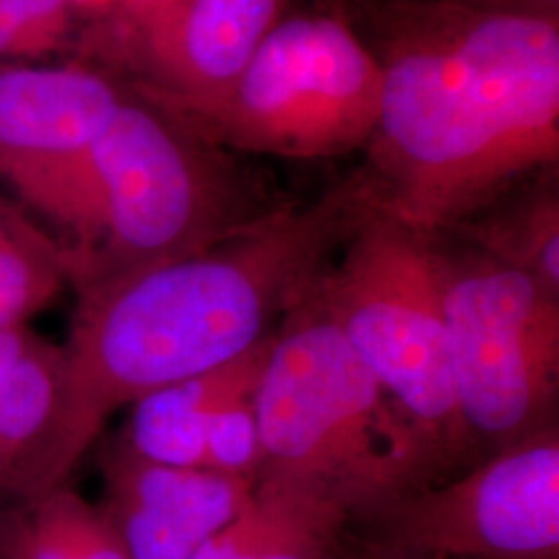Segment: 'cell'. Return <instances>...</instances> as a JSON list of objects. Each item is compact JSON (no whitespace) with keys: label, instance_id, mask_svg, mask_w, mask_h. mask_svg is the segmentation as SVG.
I'll use <instances>...</instances> for the list:
<instances>
[{"label":"cell","instance_id":"obj_1","mask_svg":"<svg viewBox=\"0 0 559 559\" xmlns=\"http://www.w3.org/2000/svg\"><path fill=\"white\" fill-rule=\"evenodd\" d=\"M365 179L360 173L309 203H280L195 255L80 290L34 498L67 485L120 406L270 338L369 207Z\"/></svg>","mask_w":559,"mask_h":559},{"label":"cell","instance_id":"obj_2","mask_svg":"<svg viewBox=\"0 0 559 559\" xmlns=\"http://www.w3.org/2000/svg\"><path fill=\"white\" fill-rule=\"evenodd\" d=\"M376 201L445 237L559 158V20L402 2L376 52Z\"/></svg>","mask_w":559,"mask_h":559},{"label":"cell","instance_id":"obj_3","mask_svg":"<svg viewBox=\"0 0 559 559\" xmlns=\"http://www.w3.org/2000/svg\"><path fill=\"white\" fill-rule=\"evenodd\" d=\"M321 278L274 332L255 392L258 480L311 491L355 526L438 475L411 423L344 338Z\"/></svg>","mask_w":559,"mask_h":559},{"label":"cell","instance_id":"obj_4","mask_svg":"<svg viewBox=\"0 0 559 559\" xmlns=\"http://www.w3.org/2000/svg\"><path fill=\"white\" fill-rule=\"evenodd\" d=\"M87 170L92 233L67 265L78 293L195 255L276 207L216 145L129 102L87 150Z\"/></svg>","mask_w":559,"mask_h":559},{"label":"cell","instance_id":"obj_5","mask_svg":"<svg viewBox=\"0 0 559 559\" xmlns=\"http://www.w3.org/2000/svg\"><path fill=\"white\" fill-rule=\"evenodd\" d=\"M340 251L320 286L344 338L415 429L438 483L454 466L477 464L452 390L438 237L373 195Z\"/></svg>","mask_w":559,"mask_h":559},{"label":"cell","instance_id":"obj_6","mask_svg":"<svg viewBox=\"0 0 559 559\" xmlns=\"http://www.w3.org/2000/svg\"><path fill=\"white\" fill-rule=\"evenodd\" d=\"M381 67L338 17H284L222 92L182 102L195 135L239 152L316 160L367 147Z\"/></svg>","mask_w":559,"mask_h":559},{"label":"cell","instance_id":"obj_7","mask_svg":"<svg viewBox=\"0 0 559 559\" xmlns=\"http://www.w3.org/2000/svg\"><path fill=\"white\" fill-rule=\"evenodd\" d=\"M438 249L452 390L479 462L558 423L559 297L466 245Z\"/></svg>","mask_w":559,"mask_h":559},{"label":"cell","instance_id":"obj_8","mask_svg":"<svg viewBox=\"0 0 559 559\" xmlns=\"http://www.w3.org/2000/svg\"><path fill=\"white\" fill-rule=\"evenodd\" d=\"M350 537L425 559L556 556L558 423L392 501L350 526Z\"/></svg>","mask_w":559,"mask_h":559},{"label":"cell","instance_id":"obj_9","mask_svg":"<svg viewBox=\"0 0 559 559\" xmlns=\"http://www.w3.org/2000/svg\"><path fill=\"white\" fill-rule=\"evenodd\" d=\"M98 503L129 559H193L239 516L255 483L141 459L120 438L102 445Z\"/></svg>","mask_w":559,"mask_h":559},{"label":"cell","instance_id":"obj_10","mask_svg":"<svg viewBox=\"0 0 559 559\" xmlns=\"http://www.w3.org/2000/svg\"><path fill=\"white\" fill-rule=\"evenodd\" d=\"M106 81L67 69L0 73V160L21 180L83 156L115 117Z\"/></svg>","mask_w":559,"mask_h":559},{"label":"cell","instance_id":"obj_11","mask_svg":"<svg viewBox=\"0 0 559 559\" xmlns=\"http://www.w3.org/2000/svg\"><path fill=\"white\" fill-rule=\"evenodd\" d=\"M293 0H170L152 11V44L180 102L237 80Z\"/></svg>","mask_w":559,"mask_h":559},{"label":"cell","instance_id":"obj_12","mask_svg":"<svg viewBox=\"0 0 559 559\" xmlns=\"http://www.w3.org/2000/svg\"><path fill=\"white\" fill-rule=\"evenodd\" d=\"M62 350L25 325L0 328V500L34 498L59 413Z\"/></svg>","mask_w":559,"mask_h":559},{"label":"cell","instance_id":"obj_13","mask_svg":"<svg viewBox=\"0 0 559 559\" xmlns=\"http://www.w3.org/2000/svg\"><path fill=\"white\" fill-rule=\"evenodd\" d=\"M274 334L218 369L175 381L135 400L120 441L138 456L166 466L203 468L205 433L228 400L255 392Z\"/></svg>","mask_w":559,"mask_h":559},{"label":"cell","instance_id":"obj_14","mask_svg":"<svg viewBox=\"0 0 559 559\" xmlns=\"http://www.w3.org/2000/svg\"><path fill=\"white\" fill-rule=\"evenodd\" d=\"M350 520L332 501L258 480L245 510L193 559H340Z\"/></svg>","mask_w":559,"mask_h":559},{"label":"cell","instance_id":"obj_15","mask_svg":"<svg viewBox=\"0 0 559 559\" xmlns=\"http://www.w3.org/2000/svg\"><path fill=\"white\" fill-rule=\"evenodd\" d=\"M452 233L466 247L528 274L559 297L558 166L522 180L448 235Z\"/></svg>","mask_w":559,"mask_h":559},{"label":"cell","instance_id":"obj_16","mask_svg":"<svg viewBox=\"0 0 559 559\" xmlns=\"http://www.w3.org/2000/svg\"><path fill=\"white\" fill-rule=\"evenodd\" d=\"M0 559H129L100 506L59 485L0 506Z\"/></svg>","mask_w":559,"mask_h":559},{"label":"cell","instance_id":"obj_17","mask_svg":"<svg viewBox=\"0 0 559 559\" xmlns=\"http://www.w3.org/2000/svg\"><path fill=\"white\" fill-rule=\"evenodd\" d=\"M64 282L62 253L0 216V328L25 325L57 299Z\"/></svg>","mask_w":559,"mask_h":559},{"label":"cell","instance_id":"obj_18","mask_svg":"<svg viewBox=\"0 0 559 559\" xmlns=\"http://www.w3.org/2000/svg\"><path fill=\"white\" fill-rule=\"evenodd\" d=\"M255 392L228 400L212 417L205 433L203 468L258 483L261 436Z\"/></svg>","mask_w":559,"mask_h":559},{"label":"cell","instance_id":"obj_19","mask_svg":"<svg viewBox=\"0 0 559 559\" xmlns=\"http://www.w3.org/2000/svg\"><path fill=\"white\" fill-rule=\"evenodd\" d=\"M64 0H0V52H4L21 29L34 21L48 20Z\"/></svg>","mask_w":559,"mask_h":559},{"label":"cell","instance_id":"obj_20","mask_svg":"<svg viewBox=\"0 0 559 559\" xmlns=\"http://www.w3.org/2000/svg\"><path fill=\"white\" fill-rule=\"evenodd\" d=\"M456 2L480 9V11L559 20V0H456Z\"/></svg>","mask_w":559,"mask_h":559},{"label":"cell","instance_id":"obj_21","mask_svg":"<svg viewBox=\"0 0 559 559\" xmlns=\"http://www.w3.org/2000/svg\"><path fill=\"white\" fill-rule=\"evenodd\" d=\"M340 559H425L417 558V556H406L400 551H392V549H383V547H376L362 540L353 539L350 531H348V540L344 547V554Z\"/></svg>","mask_w":559,"mask_h":559},{"label":"cell","instance_id":"obj_22","mask_svg":"<svg viewBox=\"0 0 559 559\" xmlns=\"http://www.w3.org/2000/svg\"><path fill=\"white\" fill-rule=\"evenodd\" d=\"M166 2H170V0H152V2H150V11L158 9V7H162V4H166Z\"/></svg>","mask_w":559,"mask_h":559},{"label":"cell","instance_id":"obj_23","mask_svg":"<svg viewBox=\"0 0 559 559\" xmlns=\"http://www.w3.org/2000/svg\"><path fill=\"white\" fill-rule=\"evenodd\" d=\"M526 559H559V554H556V556H543V558H526Z\"/></svg>","mask_w":559,"mask_h":559}]
</instances>
